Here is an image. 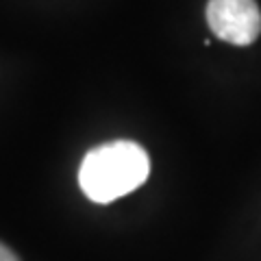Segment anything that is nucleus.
<instances>
[{
    "label": "nucleus",
    "mask_w": 261,
    "mask_h": 261,
    "mask_svg": "<svg viewBox=\"0 0 261 261\" xmlns=\"http://www.w3.org/2000/svg\"><path fill=\"white\" fill-rule=\"evenodd\" d=\"M148 174V152L130 140H116L85 154L79 168V185L89 200L107 205L137 190Z\"/></svg>",
    "instance_id": "obj_1"
},
{
    "label": "nucleus",
    "mask_w": 261,
    "mask_h": 261,
    "mask_svg": "<svg viewBox=\"0 0 261 261\" xmlns=\"http://www.w3.org/2000/svg\"><path fill=\"white\" fill-rule=\"evenodd\" d=\"M207 24L222 42L248 46L261 33V11L255 0H209Z\"/></svg>",
    "instance_id": "obj_2"
},
{
    "label": "nucleus",
    "mask_w": 261,
    "mask_h": 261,
    "mask_svg": "<svg viewBox=\"0 0 261 261\" xmlns=\"http://www.w3.org/2000/svg\"><path fill=\"white\" fill-rule=\"evenodd\" d=\"M0 261H20V257L15 255L9 246H5V244L0 242Z\"/></svg>",
    "instance_id": "obj_3"
}]
</instances>
